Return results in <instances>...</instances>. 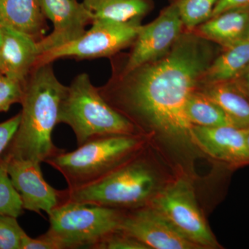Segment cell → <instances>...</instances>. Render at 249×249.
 <instances>
[{"mask_svg":"<svg viewBox=\"0 0 249 249\" xmlns=\"http://www.w3.org/2000/svg\"><path fill=\"white\" fill-rule=\"evenodd\" d=\"M10 28L37 42L48 30L40 0H0V28Z\"/></svg>","mask_w":249,"mask_h":249,"instance_id":"16","label":"cell"},{"mask_svg":"<svg viewBox=\"0 0 249 249\" xmlns=\"http://www.w3.org/2000/svg\"><path fill=\"white\" fill-rule=\"evenodd\" d=\"M21 249H60V247L46 232L36 238H32L25 233L22 237Z\"/></svg>","mask_w":249,"mask_h":249,"instance_id":"27","label":"cell"},{"mask_svg":"<svg viewBox=\"0 0 249 249\" xmlns=\"http://www.w3.org/2000/svg\"><path fill=\"white\" fill-rule=\"evenodd\" d=\"M247 144H248V146H249V129H248V132H247Z\"/></svg>","mask_w":249,"mask_h":249,"instance_id":"31","label":"cell"},{"mask_svg":"<svg viewBox=\"0 0 249 249\" xmlns=\"http://www.w3.org/2000/svg\"><path fill=\"white\" fill-rule=\"evenodd\" d=\"M59 124L71 127L78 146L106 136L142 134L106 101L86 73L78 74L67 86L60 103Z\"/></svg>","mask_w":249,"mask_h":249,"instance_id":"4","label":"cell"},{"mask_svg":"<svg viewBox=\"0 0 249 249\" xmlns=\"http://www.w3.org/2000/svg\"><path fill=\"white\" fill-rule=\"evenodd\" d=\"M91 249H149L142 242L121 229L104 236Z\"/></svg>","mask_w":249,"mask_h":249,"instance_id":"24","label":"cell"},{"mask_svg":"<svg viewBox=\"0 0 249 249\" xmlns=\"http://www.w3.org/2000/svg\"><path fill=\"white\" fill-rule=\"evenodd\" d=\"M124 211L106 206L64 203L49 214V230L60 249L93 245L109 232L120 228Z\"/></svg>","mask_w":249,"mask_h":249,"instance_id":"6","label":"cell"},{"mask_svg":"<svg viewBox=\"0 0 249 249\" xmlns=\"http://www.w3.org/2000/svg\"><path fill=\"white\" fill-rule=\"evenodd\" d=\"M20 122V113L0 124V157L9 145Z\"/></svg>","mask_w":249,"mask_h":249,"instance_id":"26","label":"cell"},{"mask_svg":"<svg viewBox=\"0 0 249 249\" xmlns=\"http://www.w3.org/2000/svg\"><path fill=\"white\" fill-rule=\"evenodd\" d=\"M150 139L142 134L98 137L73 151L65 150L45 163L61 173L69 189L95 182L132 158L144 148Z\"/></svg>","mask_w":249,"mask_h":249,"instance_id":"5","label":"cell"},{"mask_svg":"<svg viewBox=\"0 0 249 249\" xmlns=\"http://www.w3.org/2000/svg\"><path fill=\"white\" fill-rule=\"evenodd\" d=\"M240 78H244L245 79L242 80L238 79L232 82L235 83L239 89L245 93V96L249 99V67Z\"/></svg>","mask_w":249,"mask_h":249,"instance_id":"29","label":"cell"},{"mask_svg":"<svg viewBox=\"0 0 249 249\" xmlns=\"http://www.w3.org/2000/svg\"><path fill=\"white\" fill-rule=\"evenodd\" d=\"M173 175L155 160V147L149 142L132 158L98 181L76 189H65L64 203L97 205L123 211L139 209L150 204Z\"/></svg>","mask_w":249,"mask_h":249,"instance_id":"3","label":"cell"},{"mask_svg":"<svg viewBox=\"0 0 249 249\" xmlns=\"http://www.w3.org/2000/svg\"><path fill=\"white\" fill-rule=\"evenodd\" d=\"M198 89L222 107L237 127L249 129V99L234 82L200 85Z\"/></svg>","mask_w":249,"mask_h":249,"instance_id":"19","label":"cell"},{"mask_svg":"<svg viewBox=\"0 0 249 249\" xmlns=\"http://www.w3.org/2000/svg\"><path fill=\"white\" fill-rule=\"evenodd\" d=\"M211 43L186 30L164 55L125 74H115L98 90L157 150L188 160L199 152L185 109L214 58Z\"/></svg>","mask_w":249,"mask_h":249,"instance_id":"1","label":"cell"},{"mask_svg":"<svg viewBox=\"0 0 249 249\" xmlns=\"http://www.w3.org/2000/svg\"><path fill=\"white\" fill-rule=\"evenodd\" d=\"M24 211L20 196L9 178L7 162L0 157V214L18 218Z\"/></svg>","mask_w":249,"mask_h":249,"instance_id":"22","label":"cell"},{"mask_svg":"<svg viewBox=\"0 0 249 249\" xmlns=\"http://www.w3.org/2000/svg\"><path fill=\"white\" fill-rule=\"evenodd\" d=\"M24 84L0 72V112H6L11 106L21 103Z\"/></svg>","mask_w":249,"mask_h":249,"instance_id":"25","label":"cell"},{"mask_svg":"<svg viewBox=\"0 0 249 249\" xmlns=\"http://www.w3.org/2000/svg\"><path fill=\"white\" fill-rule=\"evenodd\" d=\"M67 89L52 63L34 67L24 84L20 122L1 157L41 163L64 151L54 145L52 133Z\"/></svg>","mask_w":249,"mask_h":249,"instance_id":"2","label":"cell"},{"mask_svg":"<svg viewBox=\"0 0 249 249\" xmlns=\"http://www.w3.org/2000/svg\"><path fill=\"white\" fill-rule=\"evenodd\" d=\"M185 31L178 9L170 3L155 20L142 25L132 51L118 73L125 74L160 58L169 52Z\"/></svg>","mask_w":249,"mask_h":249,"instance_id":"9","label":"cell"},{"mask_svg":"<svg viewBox=\"0 0 249 249\" xmlns=\"http://www.w3.org/2000/svg\"><path fill=\"white\" fill-rule=\"evenodd\" d=\"M185 110L187 119L192 125L238 127L222 107L198 88L188 97Z\"/></svg>","mask_w":249,"mask_h":249,"instance_id":"20","label":"cell"},{"mask_svg":"<svg viewBox=\"0 0 249 249\" xmlns=\"http://www.w3.org/2000/svg\"><path fill=\"white\" fill-rule=\"evenodd\" d=\"M150 204L201 249H223L199 206L191 178L183 170L173 175Z\"/></svg>","mask_w":249,"mask_h":249,"instance_id":"7","label":"cell"},{"mask_svg":"<svg viewBox=\"0 0 249 249\" xmlns=\"http://www.w3.org/2000/svg\"><path fill=\"white\" fill-rule=\"evenodd\" d=\"M91 27L76 40L42 54L37 65L52 63L57 59L72 58L83 60L110 57L133 45L141 23H119L94 19Z\"/></svg>","mask_w":249,"mask_h":249,"instance_id":"8","label":"cell"},{"mask_svg":"<svg viewBox=\"0 0 249 249\" xmlns=\"http://www.w3.org/2000/svg\"><path fill=\"white\" fill-rule=\"evenodd\" d=\"M249 129L234 126H192V139L199 153L231 170L249 165Z\"/></svg>","mask_w":249,"mask_h":249,"instance_id":"11","label":"cell"},{"mask_svg":"<svg viewBox=\"0 0 249 249\" xmlns=\"http://www.w3.org/2000/svg\"><path fill=\"white\" fill-rule=\"evenodd\" d=\"M247 40H248L249 41V33L248 37H247Z\"/></svg>","mask_w":249,"mask_h":249,"instance_id":"32","label":"cell"},{"mask_svg":"<svg viewBox=\"0 0 249 249\" xmlns=\"http://www.w3.org/2000/svg\"><path fill=\"white\" fill-rule=\"evenodd\" d=\"M119 229L149 249H201L150 204L124 211Z\"/></svg>","mask_w":249,"mask_h":249,"instance_id":"10","label":"cell"},{"mask_svg":"<svg viewBox=\"0 0 249 249\" xmlns=\"http://www.w3.org/2000/svg\"><path fill=\"white\" fill-rule=\"evenodd\" d=\"M1 29L0 72L11 79L24 83L39 57L37 42L20 31L10 28Z\"/></svg>","mask_w":249,"mask_h":249,"instance_id":"14","label":"cell"},{"mask_svg":"<svg viewBox=\"0 0 249 249\" xmlns=\"http://www.w3.org/2000/svg\"><path fill=\"white\" fill-rule=\"evenodd\" d=\"M249 67V41L245 40L224 49L214 58L201 77L200 85L235 81Z\"/></svg>","mask_w":249,"mask_h":249,"instance_id":"17","label":"cell"},{"mask_svg":"<svg viewBox=\"0 0 249 249\" xmlns=\"http://www.w3.org/2000/svg\"><path fill=\"white\" fill-rule=\"evenodd\" d=\"M193 32L223 48L247 40L249 33V9H233L210 18Z\"/></svg>","mask_w":249,"mask_h":249,"instance_id":"15","label":"cell"},{"mask_svg":"<svg viewBox=\"0 0 249 249\" xmlns=\"http://www.w3.org/2000/svg\"><path fill=\"white\" fill-rule=\"evenodd\" d=\"M219 0H170L178 10L186 31H193L212 16Z\"/></svg>","mask_w":249,"mask_h":249,"instance_id":"21","label":"cell"},{"mask_svg":"<svg viewBox=\"0 0 249 249\" xmlns=\"http://www.w3.org/2000/svg\"><path fill=\"white\" fill-rule=\"evenodd\" d=\"M2 159L7 162L9 178L20 196L24 210L39 214L45 211L49 215L63 204L65 190L58 191L45 181L41 163L19 159Z\"/></svg>","mask_w":249,"mask_h":249,"instance_id":"12","label":"cell"},{"mask_svg":"<svg viewBox=\"0 0 249 249\" xmlns=\"http://www.w3.org/2000/svg\"><path fill=\"white\" fill-rule=\"evenodd\" d=\"M25 233L17 218L0 214V249H21Z\"/></svg>","mask_w":249,"mask_h":249,"instance_id":"23","label":"cell"},{"mask_svg":"<svg viewBox=\"0 0 249 249\" xmlns=\"http://www.w3.org/2000/svg\"><path fill=\"white\" fill-rule=\"evenodd\" d=\"M233 9H249V0H219L211 18Z\"/></svg>","mask_w":249,"mask_h":249,"instance_id":"28","label":"cell"},{"mask_svg":"<svg viewBox=\"0 0 249 249\" xmlns=\"http://www.w3.org/2000/svg\"><path fill=\"white\" fill-rule=\"evenodd\" d=\"M1 42H2V33H1V28H0V46L1 45Z\"/></svg>","mask_w":249,"mask_h":249,"instance_id":"30","label":"cell"},{"mask_svg":"<svg viewBox=\"0 0 249 249\" xmlns=\"http://www.w3.org/2000/svg\"><path fill=\"white\" fill-rule=\"evenodd\" d=\"M94 19L119 23H141L152 11L153 0H83Z\"/></svg>","mask_w":249,"mask_h":249,"instance_id":"18","label":"cell"},{"mask_svg":"<svg viewBox=\"0 0 249 249\" xmlns=\"http://www.w3.org/2000/svg\"><path fill=\"white\" fill-rule=\"evenodd\" d=\"M46 18L53 23V31L37 42L39 56L42 54L76 40L93 22L92 15L83 2L76 0H40Z\"/></svg>","mask_w":249,"mask_h":249,"instance_id":"13","label":"cell"}]
</instances>
